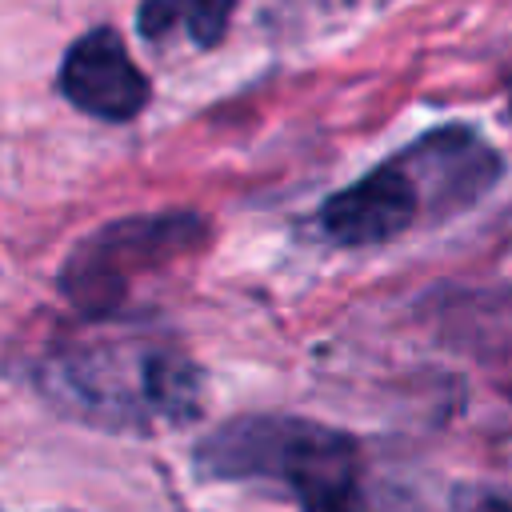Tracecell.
Segmentation results:
<instances>
[{
  "instance_id": "1",
  "label": "cell",
  "mask_w": 512,
  "mask_h": 512,
  "mask_svg": "<svg viewBox=\"0 0 512 512\" xmlns=\"http://www.w3.org/2000/svg\"><path fill=\"white\" fill-rule=\"evenodd\" d=\"M40 392L108 432L184 428L204 416V368L160 336H76L36 368Z\"/></svg>"
},
{
  "instance_id": "4",
  "label": "cell",
  "mask_w": 512,
  "mask_h": 512,
  "mask_svg": "<svg viewBox=\"0 0 512 512\" xmlns=\"http://www.w3.org/2000/svg\"><path fill=\"white\" fill-rule=\"evenodd\" d=\"M424 216H432V204L404 148L320 204L324 236L344 248L388 244L416 228Z\"/></svg>"
},
{
  "instance_id": "6",
  "label": "cell",
  "mask_w": 512,
  "mask_h": 512,
  "mask_svg": "<svg viewBox=\"0 0 512 512\" xmlns=\"http://www.w3.org/2000/svg\"><path fill=\"white\" fill-rule=\"evenodd\" d=\"M232 12H236V0H140L136 32L148 44L188 40L192 48L208 52L224 40Z\"/></svg>"
},
{
  "instance_id": "7",
  "label": "cell",
  "mask_w": 512,
  "mask_h": 512,
  "mask_svg": "<svg viewBox=\"0 0 512 512\" xmlns=\"http://www.w3.org/2000/svg\"><path fill=\"white\" fill-rule=\"evenodd\" d=\"M472 512H512V492H492L472 504Z\"/></svg>"
},
{
  "instance_id": "2",
  "label": "cell",
  "mask_w": 512,
  "mask_h": 512,
  "mask_svg": "<svg viewBox=\"0 0 512 512\" xmlns=\"http://www.w3.org/2000/svg\"><path fill=\"white\" fill-rule=\"evenodd\" d=\"M192 468L220 484H276L296 512H368L360 444L308 416L240 412L192 448Z\"/></svg>"
},
{
  "instance_id": "5",
  "label": "cell",
  "mask_w": 512,
  "mask_h": 512,
  "mask_svg": "<svg viewBox=\"0 0 512 512\" xmlns=\"http://www.w3.org/2000/svg\"><path fill=\"white\" fill-rule=\"evenodd\" d=\"M56 92L76 112L104 124L136 120L152 100V84L116 28H88L64 48V60L56 68Z\"/></svg>"
},
{
  "instance_id": "3",
  "label": "cell",
  "mask_w": 512,
  "mask_h": 512,
  "mask_svg": "<svg viewBox=\"0 0 512 512\" xmlns=\"http://www.w3.org/2000/svg\"><path fill=\"white\" fill-rule=\"evenodd\" d=\"M208 240V224L192 208L120 216L88 232L60 264V296L88 320H108L124 308L132 284L152 276Z\"/></svg>"
}]
</instances>
